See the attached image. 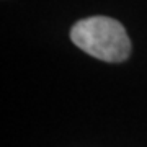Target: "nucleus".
<instances>
[{
	"label": "nucleus",
	"instance_id": "f257e3e1",
	"mask_svg": "<svg viewBox=\"0 0 147 147\" xmlns=\"http://www.w3.org/2000/svg\"><path fill=\"white\" fill-rule=\"evenodd\" d=\"M77 47L105 62H123L131 54V39L124 26L110 16H88L70 28Z\"/></svg>",
	"mask_w": 147,
	"mask_h": 147
}]
</instances>
